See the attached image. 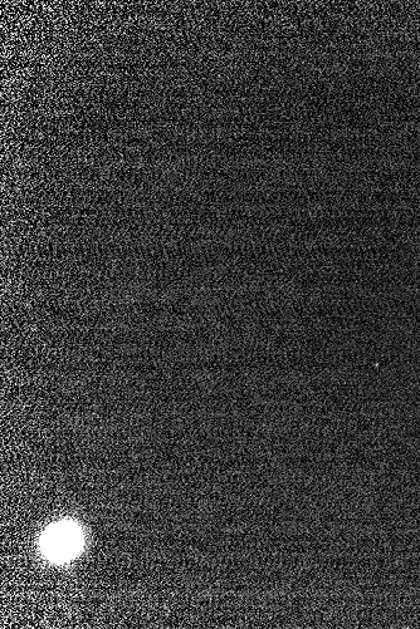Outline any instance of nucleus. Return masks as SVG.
I'll list each match as a JSON object with an SVG mask.
<instances>
[{
	"instance_id": "obj_1",
	"label": "nucleus",
	"mask_w": 420,
	"mask_h": 629,
	"mask_svg": "<svg viewBox=\"0 0 420 629\" xmlns=\"http://www.w3.org/2000/svg\"><path fill=\"white\" fill-rule=\"evenodd\" d=\"M83 537L76 524L61 523L55 525L43 535L42 550L47 558L55 562L66 560L80 552Z\"/></svg>"
}]
</instances>
